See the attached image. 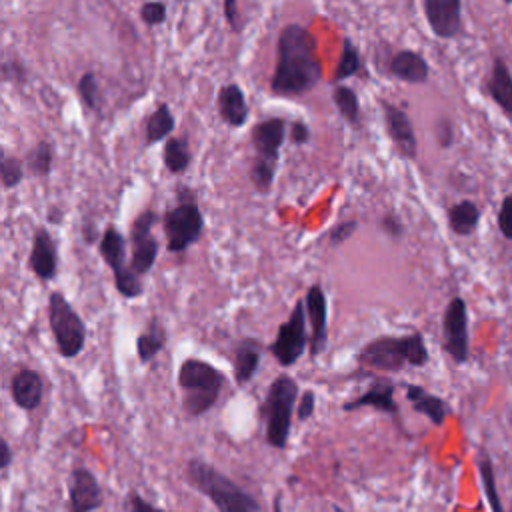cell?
<instances>
[{
	"label": "cell",
	"instance_id": "1",
	"mask_svg": "<svg viewBox=\"0 0 512 512\" xmlns=\"http://www.w3.org/2000/svg\"><path fill=\"white\" fill-rule=\"evenodd\" d=\"M322 80V62L316 54V40L298 22L286 24L276 42V66L270 90L276 96H300Z\"/></svg>",
	"mask_w": 512,
	"mask_h": 512
},
{
	"label": "cell",
	"instance_id": "2",
	"mask_svg": "<svg viewBox=\"0 0 512 512\" xmlns=\"http://www.w3.org/2000/svg\"><path fill=\"white\" fill-rule=\"evenodd\" d=\"M356 362L362 368H370V370L400 372L406 366H412V368L426 366L430 362V352L422 332L418 330L404 336L382 334L358 350Z\"/></svg>",
	"mask_w": 512,
	"mask_h": 512
},
{
	"label": "cell",
	"instance_id": "3",
	"mask_svg": "<svg viewBox=\"0 0 512 512\" xmlns=\"http://www.w3.org/2000/svg\"><path fill=\"white\" fill-rule=\"evenodd\" d=\"M186 482L204 494L218 512H260L258 500L202 458H190L184 466Z\"/></svg>",
	"mask_w": 512,
	"mask_h": 512
},
{
	"label": "cell",
	"instance_id": "4",
	"mask_svg": "<svg viewBox=\"0 0 512 512\" xmlns=\"http://www.w3.org/2000/svg\"><path fill=\"white\" fill-rule=\"evenodd\" d=\"M176 382L182 390V408L186 416L198 418L214 408L226 384V376L214 364L190 356L182 360Z\"/></svg>",
	"mask_w": 512,
	"mask_h": 512
},
{
	"label": "cell",
	"instance_id": "5",
	"mask_svg": "<svg viewBox=\"0 0 512 512\" xmlns=\"http://www.w3.org/2000/svg\"><path fill=\"white\" fill-rule=\"evenodd\" d=\"M298 394V382L290 374H278L268 384L266 396L260 404V416L264 420L266 442L272 448L284 450L288 446Z\"/></svg>",
	"mask_w": 512,
	"mask_h": 512
},
{
	"label": "cell",
	"instance_id": "6",
	"mask_svg": "<svg viewBox=\"0 0 512 512\" xmlns=\"http://www.w3.org/2000/svg\"><path fill=\"white\" fill-rule=\"evenodd\" d=\"M162 228L166 234V250L172 254H182L198 242L204 232V216L192 188L184 184L176 188V204L164 212Z\"/></svg>",
	"mask_w": 512,
	"mask_h": 512
},
{
	"label": "cell",
	"instance_id": "7",
	"mask_svg": "<svg viewBox=\"0 0 512 512\" xmlns=\"http://www.w3.org/2000/svg\"><path fill=\"white\" fill-rule=\"evenodd\" d=\"M48 326L62 358H76L84 350L88 336L86 324L68 298L58 290L48 294Z\"/></svg>",
	"mask_w": 512,
	"mask_h": 512
},
{
	"label": "cell",
	"instance_id": "8",
	"mask_svg": "<svg viewBox=\"0 0 512 512\" xmlns=\"http://www.w3.org/2000/svg\"><path fill=\"white\" fill-rule=\"evenodd\" d=\"M98 250L106 266L112 270L114 276V286L120 296L132 300L140 298L144 294V284L138 274L126 264V238L124 234L116 228V224H108L100 236Z\"/></svg>",
	"mask_w": 512,
	"mask_h": 512
},
{
	"label": "cell",
	"instance_id": "9",
	"mask_svg": "<svg viewBox=\"0 0 512 512\" xmlns=\"http://www.w3.org/2000/svg\"><path fill=\"white\" fill-rule=\"evenodd\" d=\"M306 320H308L306 304H304V298H300L294 304L288 318L278 326L276 340L268 348L280 366H284V368L294 366L302 358L304 350L310 346V336L306 332Z\"/></svg>",
	"mask_w": 512,
	"mask_h": 512
},
{
	"label": "cell",
	"instance_id": "10",
	"mask_svg": "<svg viewBox=\"0 0 512 512\" xmlns=\"http://www.w3.org/2000/svg\"><path fill=\"white\" fill-rule=\"evenodd\" d=\"M442 346L454 364H466L470 358L468 304L462 296H452L442 314Z\"/></svg>",
	"mask_w": 512,
	"mask_h": 512
},
{
	"label": "cell",
	"instance_id": "11",
	"mask_svg": "<svg viewBox=\"0 0 512 512\" xmlns=\"http://www.w3.org/2000/svg\"><path fill=\"white\" fill-rule=\"evenodd\" d=\"M156 222H158V214L148 208V210H142L130 226V234H128L130 268L138 276H146L156 264L158 250H160V244L152 234V228Z\"/></svg>",
	"mask_w": 512,
	"mask_h": 512
},
{
	"label": "cell",
	"instance_id": "12",
	"mask_svg": "<svg viewBox=\"0 0 512 512\" xmlns=\"http://www.w3.org/2000/svg\"><path fill=\"white\" fill-rule=\"evenodd\" d=\"M306 316L310 320V356L316 358L326 350L328 344V300L320 282H314L306 296Z\"/></svg>",
	"mask_w": 512,
	"mask_h": 512
},
{
	"label": "cell",
	"instance_id": "13",
	"mask_svg": "<svg viewBox=\"0 0 512 512\" xmlns=\"http://www.w3.org/2000/svg\"><path fill=\"white\" fill-rule=\"evenodd\" d=\"M102 502L98 478L86 466H76L68 478V512H94Z\"/></svg>",
	"mask_w": 512,
	"mask_h": 512
},
{
	"label": "cell",
	"instance_id": "14",
	"mask_svg": "<svg viewBox=\"0 0 512 512\" xmlns=\"http://www.w3.org/2000/svg\"><path fill=\"white\" fill-rule=\"evenodd\" d=\"M286 132H288V124L280 116H272L256 122L254 128L250 130V142L256 152L254 158L278 166L280 148L286 140Z\"/></svg>",
	"mask_w": 512,
	"mask_h": 512
},
{
	"label": "cell",
	"instance_id": "15",
	"mask_svg": "<svg viewBox=\"0 0 512 512\" xmlns=\"http://www.w3.org/2000/svg\"><path fill=\"white\" fill-rule=\"evenodd\" d=\"M422 10L436 38L452 40L462 34V2L460 0H424Z\"/></svg>",
	"mask_w": 512,
	"mask_h": 512
},
{
	"label": "cell",
	"instance_id": "16",
	"mask_svg": "<svg viewBox=\"0 0 512 512\" xmlns=\"http://www.w3.org/2000/svg\"><path fill=\"white\" fill-rule=\"evenodd\" d=\"M380 106H382V114H384L386 132H388L390 140L394 142L396 150L404 158L414 160L418 154V142H416L414 124H412L410 116L400 106H396L388 100H380Z\"/></svg>",
	"mask_w": 512,
	"mask_h": 512
},
{
	"label": "cell",
	"instance_id": "17",
	"mask_svg": "<svg viewBox=\"0 0 512 512\" xmlns=\"http://www.w3.org/2000/svg\"><path fill=\"white\" fill-rule=\"evenodd\" d=\"M28 266L36 278L50 282L58 274V248L54 236L48 228H36L32 234V248L28 256Z\"/></svg>",
	"mask_w": 512,
	"mask_h": 512
},
{
	"label": "cell",
	"instance_id": "18",
	"mask_svg": "<svg viewBox=\"0 0 512 512\" xmlns=\"http://www.w3.org/2000/svg\"><path fill=\"white\" fill-rule=\"evenodd\" d=\"M394 390H396V384L392 380L374 378L372 386L366 392H362L360 396H356L352 400H346L342 404V410L344 412H354L358 408H376L380 412L396 416L398 414V404L394 400Z\"/></svg>",
	"mask_w": 512,
	"mask_h": 512
},
{
	"label": "cell",
	"instance_id": "19",
	"mask_svg": "<svg viewBox=\"0 0 512 512\" xmlns=\"http://www.w3.org/2000/svg\"><path fill=\"white\" fill-rule=\"evenodd\" d=\"M264 344L254 336H244L234 342L232 348V370L238 386H246L258 372Z\"/></svg>",
	"mask_w": 512,
	"mask_h": 512
},
{
	"label": "cell",
	"instance_id": "20",
	"mask_svg": "<svg viewBox=\"0 0 512 512\" xmlns=\"http://www.w3.org/2000/svg\"><path fill=\"white\" fill-rule=\"evenodd\" d=\"M12 402L20 410H36L44 398V380L34 368H20L10 380Z\"/></svg>",
	"mask_w": 512,
	"mask_h": 512
},
{
	"label": "cell",
	"instance_id": "21",
	"mask_svg": "<svg viewBox=\"0 0 512 512\" xmlns=\"http://www.w3.org/2000/svg\"><path fill=\"white\" fill-rule=\"evenodd\" d=\"M388 74L406 84H424L430 76V66L420 52L404 48L390 56Z\"/></svg>",
	"mask_w": 512,
	"mask_h": 512
},
{
	"label": "cell",
	"instance_id": "22",
	"mask_svg": "<svg viewBox=\"0 0 512 512\" xmlns=\"http://www.w3.org/2000/svg\"><path fill=\"white\" fill-rule=\"evenodd\" d=\"M404 386V394L406 400L410 402L412 410L418 414H424L434 426H442L450 414V406L444 398L428 392L424 386L420 384H412V382H402Z\"/></svg>",
	"mask_w": 512,
	"mask_h": 512
},
{
	"label": "cell",
	"instance_id": "23",
	"mask_svg": "<svg viewBox=\"0 0 512 512\" xmlns=\"http://www.w3.org/2000/svg\"><path fill=\"white\" fill-rule=\"evenodd\" d=\"M482 90L508 118H512V72L504 58L496 56L492 60V70H490Z\"/></svg>",
	"mask_w": 512,
	"mask_h": 512
},
{
	"label": "cell",
	"instance_id": "24",
	"mask_svg": "<svg viewBox=\"0 0 512 512\" xmlns=\"http://www.w3.org/2000/svg\"><path fill=\"white\" fill-rule=\"evenodd\" d=\"M216 106L224 124L232 128H242L248 122L250 108L246 102V94L236 82L220 86L216 96Z\"/></svg>",
	"mask_w": 512,
	"mask_h": 512
},
{
	"label": "cell",
	"instance_id": "25",
	"mask_svg": "<svg viewBox=\"0 0 512 512\" xmlns=\"http://www.w3.org/2000/svg\"><path fill=\"white\" fill-rule=\"evenodd\" d=\"M168 342V332L164 322L154 316L150 318L148 326L136 336V354L140 364H150L164 348Z\"/></svg>",
	"mask_w": 512,
	"mask_h": 512
},
{
	"label": "cell",
	"instance_id": "26",
	"mask_svg": "<svg viewBox=\"0 0 512 512\" xmlns=\"http://www.w3.org/2000/svg\"><path fill=\"white\" fill-rule=\"evenodd\" d=\"M176 128V118L166 102H160L144 122V146H152L160 140H168Z\"/></svg>",
	"mask_w": 512,
	"mask_h": 512
},
{
	"label": "cell",
	"instance_id": "27",
	"mask_svg": "<svg viewBox=\"0 0 512 512\" xmlns=\"http://www.w3.org/2000/svg\"><path fill=\"white\" fill-rule=\"evenodd\" d=\"M480 224V208L472 200H460L448 208V228L456 236H472Z\"/></svg>",
	"mask_w": 512,
	"mask_h": 512
},
{
	"label": "cell",
	"instance_id": "28",
	"mask_svg": "<svg viewBox=\"0 0 512 512\" xmlns=\"http://www.w3.org/2000/svg\"><path fill=\"white\" fill-rule=\"evenodd\" d=\"M332 102L336 104L340 116L352 126V128H360L362 126V112H360V98L358 92L350 86L344 84H336L332 90Z\"/></svg>",
	"mask_w": 512,
	"mask_h": 512
},
{
	"label": "cell",
	"instance_id": "29",
	"mask_svg": "<svg viewBox=\"0 0 512 512\" xmlns=\"http://www.w3.org/2000/svg\"><path fill=\"white\" fill-rule=\"evenodd\" d=\"M162 160L164 166L170 174H182L188 170L190 162H192V154H190V146L186 142V138L180 136H170L164 142L162 148Z\"/></svg>",
	"mask_w": 512,
	"mask_h": 512
},
{
	"label": "cell",
	"instance_id": "30",
	"mask_svg": "<svg viewBox=\"0 0 512 512\" xmlns=\"http://www.w3.org/2000/svg\"><path fill=\"white\" fill-rule=\"evenodd\" d=\"M362 68V56L356 48V44L352 42L350 36L342 38V50H340V58L334 70V84H340L342 80L358 74Z\"/></svg>",
	"mask_w": 512,
	"mask_h": 512
},
{
	"label": "cell",
	"instance_id": "31",
	"mask_svg": "<svg viewBox=\"0 0 512 512\" xmlns=\"http://www.w3.org/2000/svg\"><path fill=\"white\" fill-rule=\"evenodd\" d=\"M52 166H54V148L48 140H40L26 156V168L38 178H48L52 174Z\"/></svg>",
	"mask_w": 512,
	"mask_h": 512
},
{
	"label": "cell",
	"instance_id": "32",
	"mask_svg": "<svg viewBox=\"0 0 512 512\" xmlns=\"http://www.w3.org/2000/svg\"><path fill=\"white\" fill-rule=\"evenodd\" d=\"M276 168L278 166H274L270 162H264V160H258V158L252 160L248 176H250V182H252V186L256 188L258 194H268L270 192V188L274 184V178H276Z\"/></svg>",
	"mask_w": 512,
	"mask_h": 512
},
{
	"label": "cell",
	"instance_id": "33",
	"mask_svg": "<svg viewBox=\"0 0 512 512\" xmlns=\"http://www.w3.org/2000/svg\"><path fill=\"white\" fill-rule=\"evenodd\" d=\"M0 178L4 190H12L22 184L24 180V164L16 156H8L4 150L0 152Z\"/></svg>",
	"mask_w": 512,
	"mask_h": 512
},
{
	"label": "cell",
	"instance_id": "34",
	"mask_svg": "<svg viewBox=\"0 0 512 512\" xmlns=\"http://www.w3.org/2000/svg\"><path fill=\"white\" fill-rule=\"evenodd\" d=\"M78 96L82 100V104L88 110H100L102 106V96H100V88H98V78L94 72H84L78 80Z\"/></svg>",
	"mask_w": 512,
	"mask_h": 512
},
{
	"label": "cell",
	"instance_id": "35",
	"mask_svg": "<svg viewBox=\"0 0 512 512\" xmlns=\"http://www.w3.org/2000/svg\"><path fill=\"white\" fill-rule=\"evenodd\" d=\"M478 470H480L484 494H486V498H488V504H490L492 512H502L500 498H498V492H496V480H494V468H492L490 456H486V454L480 456V460H478Z\"/></svg>",
	"mask_w": 512,
	"mask_h": 512
},
{
	"label": "cell",
	"instance_id": "36",
	"mask_svg": "<svg viewBox=\"0 0 512 512\" xmlns=\"http://www.w3.org/2000/svg\"><path fill=\"white\" fill-rule=\"evenodd\" d=\"M140 20L146 26H160L166 22L168 16V6L164 2H144L138 10Z\"/></svg>",
	"mask_w": 512,
	"mask_h": 512
},
{
	"label": "cell",
	"instance_id": "37",
	"mask_svg": "<svg viewBox=\"0 0 512 512\" xmlns=\"http://www.w3.org/2000/svg\"><path fill=\"white\" fill-rule=\"evenodd\" d=\"M28 78V70L20 60H4L2 62V82L4 84H24Z\"/></svg>",
	"mask_w": 512,
	"mask_h": 512
},
{
	"label": "cell",
	"instance_id": "38",
	"mask_svg": "<svg viewBox=\"0 0 512 512\" xmlns=\"http://www.w3.org/2000/svg\"><path fill=\"white\" fill-rule=\"evenodd\" d=\"M498 230L506 240H512V192L502 198L498 214H496Z\"/></svg>",
	"mask_w": 512,
	"mask_h": 512
},
{
	"label": "cell",
	"instance_id": "39",
	"mask_svg": "<svg viewBox=\"0 0 512 512\" xmlns=\"http://www.w3.org/2000/svg\"><path fill=\"white\" fill-rule=\"evenodd\" d=\"M434 136H436V142H438L440 148H444V150L452 148V144H454V124L448 116L436 118Z\"/></svg>",
	"mask_w": 512,
	"mask_h": 512
},
{
	"label": "cell",
	"instance_id": "40",
	"mask_svg": "<svg viewBox=\"0 0 512 512\" xmlns=\"http://www.w3.org/2000/svg\"><path fill=\"white\" fill-rule=\"evenodd\" d=\"M378 226H380V230H382L386 236H390L392 240H400V238L404 236V222H402V218H400L394 210L386 212V214L378 220Z\"/></svg>",
	"mask_w": 512,
	"mask_h": 512
},
{
	"label": "cell",
	"instance_id": "41",
	"mask_svg": "<svg viewBox=\"0 0 512 512\" xmlns=\"http://www.w3.org/2000/svg\"><path fill=\"white\" fill-rule=\"evenodd\" d=\"M358 230V222L356 220H344L340 224H336V228L330 230V246H342L354 232Z\"/></svg>",
	"mask_w": 512,
	"mask_h": 512
},
{
	"label": "cell",
	"instance_id": "42",
	"mask_svg": "<svg viewBox=\"0 0 512 512\" xmlns=\"http://www.w3.org/2000/svg\"><path fill=\"white\" fill-rule=\"evenodd\" d=\"M222 12H224V20H226V24L230 26V30L236 32V34H240L242 28H244V24L240 22V6H238V2H236V0H224Z\"/></svg>",
	"mask_w": 512,
	"mask_h": 512
},
{
	"label": "cell",
	"instance_id": "43",
	"mask_svg": "<svg viewBox=\"0 0 512 512\" xmlns=\"http://www.w3.org/2000/svg\"><path fill=\"white\" fill-rule=\"evenodd\" d=\"M288 136H290L292 144L304 146V144L310 142L312 132H310V126L304 120H294V122L288 124Z\"/></svg>",
	"mask_w": 512,
	"mask_h": 512
},
{
	"label": "cell",
	"instance_id": "44",
	"mask_svg": "<svg viewBox=\"0 0 512 512\" xmlns=\"http://www.w3.org/2000/svg\"><path fill=\"white\" fill-rule=\"evenodd\" d=\"M126 506L130 512H170V510H162L158 506H154L152 502H148L144 496H140L138 492H130L126 498Z\"/></svg>",
	"mask_w": 512,
	"mask_h": 512
},
{
	"label": "cell",
	"instance_id": "45",
	"mask_svg": "<svg viewBox=\"0 0 512 512\" xmlns=\"http://www.w3.org/2000/svg\"><path fill=\"white\" fill-rule=\"evenodd\" d=\"M316 410V394L314 390H304V394L298 400V408H296V416L298 420H308Z\"/></svg>",
	"mask_w": 512,
	"mask_h": 512
},
{
	"label": "cell",
	"instance_id": "46",
	"mask_svg": "<svg viewBox=\"0 0 512 512\" xmlns=\"http://www.w3.org/2000/svg\"><path fill=\"white\" fill-rule=\"evenodd\" d=\"M12 458H14L12 448H10V444L2 438V440H0V468H2V470H8V466L12 464Z\"/></svg>",
	"mask_w": 512,
	"mask_h": 512
},
{
	"label": "cell",
	"instance_id": "47",
	"mask_svg": "<svg viewBox=\"0 0 512 512\" xmlns=\"http://www.w3.org/2000/svg\"><path fill=\"white\" fill-rule=\"evenodd\" d=\"M82 234H84V242L86 244H94L96 242V238H98V230H96V226L94 224H84V228H82Z\"/></svg>",
	"mask_w": 512,
	"mask_h": 512
},
{
	"label": "cell",
	"instance_id": "48",
	"mask_svg": "<svg viewBox=\"0 0 512 512\" xmlns=\"http://www.w3.org/2000/svg\"><path fill=\"white\" fill-rule=\"evenodd\" d=\"M46 216H48V222H52V224H60V220H62L60 208H50Z\"/></svg>",
	"mask_w": 512,
	"mask_h": 512
},
{
	"label": "cell",
	"instance_id": "49",
	"mask_svg": "<svg viewBox=\"0 0 512 512\" xmlns=\"http://www.w3.org/2000/svg\"><path fill=\"white\" fill-rule=\"evenodd\" d=\"M510 512H512V508H510Z\"/></svg>",
	"mask_w": 512,
	"mask_h": 512
}]
</instances>
